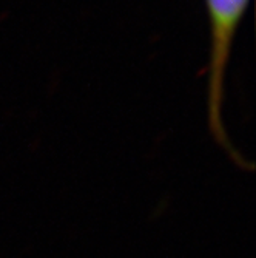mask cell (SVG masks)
Instances as JSON below:
<instances>
[{
	"mask_svg": "<svg viewBox=\"0 0 256 258\" xmlns=\"http://www.w3.org/2000/svg\"><path fill=\"white\" fill-rule=\"evenodd\" d=\"M248 0H207L208 16L212 22V60H210V85H208V108L210 125L218 139L225 143L222 127V87L225 65L230 54L231 39Z\"/></svg>",
	"mask_w": 256,
	"mask_h": 258,
	"instance_id": "1",
	"label": "cell"
}]
</instances>
